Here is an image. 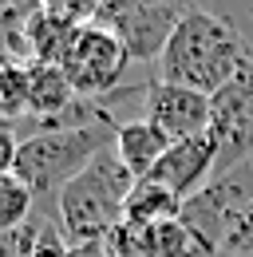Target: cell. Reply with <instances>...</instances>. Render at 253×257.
<instances>
[{"mask_svg":"<svg viewBox=\"0 0 253 257\" xmlns=\"http://www.w3.org/2000/svg\"><path fill=\"white\" fill-rule=\"evenodd\" d=\"M245 64H253V56L245 52L241 32L214 12L194 8L158 56V79L202 95H218Z\"/></svg>","mask_w":253,"mask_h":257,"instance_id":"6da1fadb","label":"cell"},{"mask_svg":"<svg viewBox=\"0 0 253 257\" xmlns=\"http://www.w3.org/2000/svg\"><path fill=\"white\" fill-rule=\"evenodd\" d=\"M115 131H119V123L107 115V119L87 123V127L32 131V135L20 139V151H16L12 170L36 194V214L56 218V198H60V190L71 178H79L103 151L115 147Z\"/></svg>","mask_w":253,"mask_h":257,"instance_id":"7a4b0ae2","label":"cell"},{"mask_svg":"<svg viewBox=\"0 0 253 257\" xmlns=\"http://www.w3.org/2000/svg\"><path fill=\"white\" fill-rule=\"evenodd\" d=\"M135 182L139 178L123 166V159L115 155V147L103 151L56 198V222H60L63 237L71 245L103 241L115 225L123 222V210H126V198L135 190Z\"/></svg>","mask_w":253,"mask_h":257,"instance_id":"3957f363","label":"cell"},{"mask_svg":"<svg viewBox=\"0 0 253 257\" xmlns=\"http://www.w3.org/2000/svg\"><path fill=\"white\" fill-rule=\"evenodd\" d=\"M253 206V162L210 178L202 190L182 202V225L190 229L198 253L218 257L229 241V233L237 229V222L245 218V210Z\"/></svg>","mask_w":253,"mask_h":257,"instance_id":"277c9868","label":"cell"},{"mask_svg":"<svg viewBox=\"0 0 253 257\" xmlns=\"http://www.w3.org/2000/svg\"><path fill=\"white\" fill-rule=\"evenodd\" d=\"M198 4L194 0H103L99 20L107 32L123 40L131 60H155L162 56L166 40Z\"/></svg>","mask_w":253,"mask_h":257,"instance_id":"5b68a950","label":"cell"},{"mask_svg":"<svg viewBox=\"0 0 253 257\" xmlns=\"http://www.w3.org/2000/svg\"><path fill=\"white\" fill-rule=\"evenodd\" d=\"M210 139L218 147V174L253 162V64L210 95Z\"/></svg>","mask_w":253,"mask_h":257,"instance_id":"8992f818","label":"cell"},{"mask_svg":"<svg viewBox=\"0 0 253 257\" xmlns=\"http://www.w3.org/2000/svg\"><path fill=\"white\" fill-rule=\"evenodd\" d=\"M131 64L135 60L126 56L119 36L107 32L103 24H87L75 36V44L63 60V71H67L79 99H103V95H115V87L123 83Z\"/></svg>","mask_w":253,"mask_h":257,"instance_id":"52a82bcc","label":"cell"},{"mask_svg":"<svg viewBox=\"0 0 253 257\" xmlns=\"http://www.w3.org/2000/svg\"><path fill=\"white\" fill-rule=\"evenodd\" d=\"M143 119H151L170 143L210 135V95L155 79L143 87Z\"/></svg>","mask_w":253,"mask_h":257,"instance_id":"ba28073f","label":"cell"},{"mask_svg":"<svg viewBox=\"0 0 253 257\" xmlns=\"http://www.w3.org/2000/svg\"><path fill=\"white\" fill-rule=\"evenodd\" d=\"M214 174H218V147H214L210 135H198V139H186V143H174V147L158 159V166L147 178L162 182L166 190H174L186 202V198H194Z\"/></svg>","mask_w":253,"mask_h":257,"instance_id":"9c48e42d","label":"cell"},{"mask_svg":"<svg viewBox=\"0 0 253 257\" xmlns=\"http://www.w3.org/2000/svg\"><path fill=\"white\" fill-rule=\"evenodd\" d=\"M79 103L67 71L56 64H28V123H52Z\"/></svg>","mask_w":253,"mask_h":257,"instance_id":"30bf717a","label":"cell"},{"mask_svg":"<svg viewBox=\"0 0 253 257\" xmlns=\"http://www.w3.org/2000/svg\"><path fill=\"white\" fill-rule=\"evenodd\" d=\"M170 147H174V143H170L151 119H126V123H119V131H115V155L123 159V166L135 178H147Z\"/></svg>","mask_w":253,"mask_h":257,"instance_id":"8fae6325","label":"cell"},{"mask_svg":"<svg viewBox=\"0 0 253 257\" xmlns=\"http://www.w3.org/2000/svg\"><path fill=\"white\" fill-rule=\"evenodd\" d=\"M79 28L75 24H63L56 16H48L36 0V12H32V24H28V40H32V64H56L63 67L71 44H75Z\"/></svg>","mask_w":253,"mask_h":257,"instance_id":"7c38bea8","label":"cell"},{"mask_svg":"<svg viewBox=\"0 0 253 257\" xmlns=\"http://www.w3.org/2000/svg\"><path fill=\"white\" fill-rule=\"evenodd\" d=\"M182 214V198L174 190H166L162 182L155 178H139L135 190L126 198V210H123V222L135 225H151V222H166V218H178Z\"/></svg>","mask_w":253,"mask_h":257,"instance_id":"4fadbf2b","label":"cell"},{"mask_svg":"<svg viewBox=\"0 0 253 257\" xmlns=\"http://www.w3.org/2000/svg\"><path fill=\"white\" fill-rule=\"evenodd\" d=\"M36 214V194L16 170H0V233L16 229Z\"/></svg>","mask_w":253,"mask_h":257,"instance_id":"5bb4252c","label":"cell"},{"mask_svg":"<svg viewBox=\"0 0 253 257\" xmlns=\"http://www.w3.org/2000/svg\"><path fill=\"white\" fill-rule=\"evenodd\" d=\"M0 119H28V67L0 60Z\"/></svg>","mask_w":253,"mask_h":257,"instance_id":"9a60e30c","label":"cell"},{"mask_svg":"<svg viewBox=\"0 0 253 257\" xmlns=\"http://www.w3.org/2000/svg\"><path fill=\"white\" fill-rule=\"evenodd\" d=\"M44 225H48V214H32L24 225L4 229V233H0V257H36V245H40Z\"/></svg>","mask_w":253,"mask_h":257,"instance_id":"2e32d148","label":"cell"},{"mask_svg":"<svg viewBox=\"0 0 253 257\" xmlns=\"http://www.w3.org/2000/svg\"><path fill=\"white\" fill-rule=\"evenodd\" d=\"M40 8L48 12V16H56L63 24H75V28H87L99 20V8H103V0H40Z\"/></svg>","mask_w":253,"mask_h":257,"instance_id":"e0dca14e","label":"cell"},{"mask_svg":"<svg viewBox=\"0 0 253 257\" xmlns=\"http://www.w3.org/2000/svg\"><path fill=\"white\" fill-rule=\"evenodd\" d=\"M71 253V241L63 237V229L56 218H48L44 233H40V245H36V257H67Z\"/></svg>","mask_w":253,"mask_h":257,"instance_id":"ac0fdd59","label":"cell"},{"mask_svg":"<svg viewBox=\"0 0 253 257\" xmlns=\"http://www.w3.org/2000/svg\"><path fill=\"white\" fill-rule=\"evenodd\" d=\"M16 151H20V135H16V123L0 119V170H12V162H16Z\"/></svg>","mask_w":253,"mask_h":257,"instance_id":"d6986e66","label":"cell"},{"mask_svg":"<svg viewBox=\"0 0 253 257\" xmlns=\"http://www.w3.org/2000/svg\"><path fill=\"white\" fill-rule=\"evenodd\" d=\"M67 257H107V249H103V241H95V245H71Z\"/></svg>","mask_w":253,"mask_h":257,"instance_id":"ffe728a7","label":"cell"},{"mask_svg":"<svg viewBox=\"0 0 253 257\" xmlns=\"http://www.w3.org/2000/svg\"><path fill=\"white\" fill-rule=\"evenodd\" d=\"M20 4H28V0H0V12H8V8H20Z\"/></svg>","mask_w":253,"mask_h":257,"instance_id":"44dd1931","label":"cell"}]
</instances>
